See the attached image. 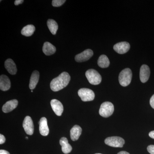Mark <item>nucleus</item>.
<instances>
[{"mask_svg":"<svg viewBox=\"0 0 154 154\" xmlns=\"http://www.w3.org/2000/svg\"><path fill=\"white\" fill-rule=\"evenodd\" d=\"M70 79V76L68 73L63 72L51 81L50 83L51 89L54 92L62 90L68 85Z\"/></svg>","mask_w":154,"mask_h":154,"instance_id":"obj_1","label":"nucleus"},{"mask_svg":"<svg viewBox=\"0 0 154 154\" xmlns=\"http://www.w3.org/2000/svg\"><path fill=\"white\" fill-rule=\"evenodd\" d=\"M132 73L129 68L122 70L119 76V81L120 85L123 87H126L130 85L132 79Z\"/></svg>","mask_w":154,"mask_h":154,"instance_id":"obj_2","label":"nucleus"},{"mask_svg":"<svg viewBox=\"0 0 154 154\" xmlns=\"http://www.w3.org/2000/svg\"><path fill=\"white\" fill-rule=\"evenodd\" d=\"M86 76L88 82L91 85H99L102 82V78L101 75L96 70L90 69L86 72Z\"/></svg>","mask_w":154,"mask_h":154,"instance_id":"obj_3","label":"nucleus"},{"mask_svg":"<svg viewBox=\"0 0 154 154\" xmlns=\"http://www.w3.org/2000/svg\"><path fill=\"white\" fill-rule=\"evenodd\" d=\"M114 109V106L112 103L109 102H105L100 106L99 113L102 117L107 118L112 115Z\"/></svg>","mask_w":154,"mask_h":154,"instance_id":"obj_4","label":"nucleus"},{"mask_svg":"<svg viewBox=\"0 0 154 154\" xmlns=\"http://www.w3.org/2000/svg\"><path fill=\"white\" fill-rule=\"evenodd\" d=\"M78 95L83 102L93 101L95 98L94 91L88 88H82L78 91Z\"/></svg>","mask_w":154,"mask_h":154,"instance_id":"obj_5","label":"nucleus"},{"mask_svg":"<svg viewBox=\"0 0 154 154\" xmlns=\"http://www.w3.org/2000/svg\"><path fill=\"white\" fill-rule=\"evenodd\" d=\"M105 143L107 145L113 147H122L125 144V140L119 137H111L107 138L105 140Z\"/></svg>","mask_w":154,"mask_h":154,"instance_id":"obj_6","label":"nucleus"},{"mask_svg":"<svg viewBox=\"0 0 154 154\" xmlns=\"http://www.w3.org/2000/svg\"><path fill=\"white\" fill-rule=\"evenodd\" d=\"M94 55V52L92 50L88 49L83 52L77 54L75 57V60L77 62H83L89 60Z\"/></svg>","mask_w":154,"mask_h":154,"instance_id":"obj_7","label":"nucleus"},{"mask_svg":"<svg viewBox=\"0 0 154 154\" xmlns=\"http://www.w3.org/2000/svg\"><path fill=\"white\" fill-rule=\"evenodd\" d=\"M23 127L27 134L32 135L34 132V125L31 117L27 116L25 117L23 122Z\"/></svg>","mask_w":154,"mask_h":154,"instance_id":"obj_8","label":"nucleus"},{"mask_svg":"<svg viewBox=\"0 0 154 154\" xmlns=\"http://www.w3.org/2000/svg\"><path fill=\"white\" fill-rule=\"evenodd\" d=\"M130 45L128 42H122L116 43L113 46V49L117 53L119 54H124L129 51Z\"/></svg>","mask_w":154,"mask_h":154,"instance_id":"obj_9","label":"nucleus"},{"mask_svg":"<svg viewBox=\"0 0 154 154\" xmlns=\"http://www.w3.org/2000/svg\"><path fill=\"white\" fill-rule=\"evenodd\" d=\"M52 110L58 116H61L63 111V107L61 102L57 99H52L51 101Z\"/></svg>","mask_w":154,"mask_h":154,"instance_id":"obj_10","label":"nucleus"},{"mask_svg":"<svg viewBox=\"0 0 154 154\" xmlns=\"http://www.w3.org/2000/svg\"><path fill=\"white\" fill-rule=\"evenodd\" d=\"M150 75V71L149 67L146 65H143L141 67L140 72V78L141 82L146 83L148 81Z\"/></svg>","mask_w":154,"mask_h":154,"instance_id":"obj_11","label":"nucleus"},{"mask_svg":"<svg viewBox=\"0 0 154 154\" xmlns=\"http://www.w3.org/2000/svg\"><path fill=\"white\" fill-rule=\"evenodd\" d=\"M39 131L40 134L43 136H46L49 134V130L48 126L47 119L42 117L39 122Z\"/></svg>","mask_w":154,"mask_h":154,"instance_id":"obj_12","label":"nucleus"},{"mask_svg":"<svg viewBox=\"0 0 154 154\" xmlns=\"http://www.w3.org/2000/svg\"><path fill=\"white\" fill-rule=\"evenodd\" d=\"M11 87V82L8 77L6 75H1L0 77V89L1 91H8Z\"/></svg>","mask_w":154,"mask_h":154,"instance_id":"obj_13","label":"nucleus"},{"mask_svg":"<svg viewBox=\"0 0 154 154\" xmlns=\"http://www.w3.org/2000/svg\"><path fill=\"white\" fill-rule=\"evenodd\" d=\"M18 105V101L17 99H13L8 101L3 105L2 111L4 113H8L15 109Z\"/></svg>","mask_w":154,"mask_h":154,"instance_id":"obj_14","label":"nucleus"},{"mask_svg":"<svg viewBox=\"0 0 154 154\" xmlns=\"http://www.w3.org/2000/svg\"><path fill=\"white\" fill-rule=\"evenodd\" d=\"M5 67L9 73L11 75L16 74L17 72V68L16 64L13 60L8 59L5 62Z\"/></svg>","mask_w":154,"mask_h":154,"instance_id":"obj_15","label":"nucleus"},{"mask_svg":"<svg viewBox=\"0 0 154 154\" xmlns=\"http://www.w3.org/2000/svg\"><path fill=\"white\" fill-rule=\"evenodd\" d=\"M60 144L62 146V151L64 154L69 153L72 150V146L69 143L68 140L66 138L62 137L60 140Z\"/></svg>","mask_w":154,"mask_h":154,"instance_id":"obj_16","label":"nucleus"},{"mask_svg":"<svg viewBox=\"0 0 154 154\" xmlns=\"http://www.w3.org/2000/svg\"><path fill=\"white\" fill-rule=\"evenodd\" d=\"M82 128L78 125H75L70 130L71 139L72 141L78 140L82 134Z\"/></svg>","mask_w":154,"mask_h":154,"instance_id":"obj_17","label":"nucleus"},{"mask_svg":"<svg viewBox=\"0 0 154 154\" xmlns=\"http://www.w3.org/2000/svg\"><path fill=\"white\" fill-rule=\"evenodd\" d=\"M56 51V48L54 45L49 42H45L42 47V51L46 55L49 56L54 54Z\"/></svg>","mask_w":154,"mask_h":154,"instance_id":"obj_18","label":"nucleus"},{"mask_svg":"<svg viewBox=\"0 0 154 154\" xmlns=\"http://www.w3.org/2000/svg\"><path fill=\"white\" fill-rule=\"evenodd\" d=\"M39 72L36 70L33 71L30 77V83H29V88L30 90H33L36 88L39 80Z\"/></svg>","mask_w":154,"mask_h":154,"instance_id":"obj_19","label":"nucleus"},{"mask_svg":"<svg viewBox=\"0 0 154 154\" xmlns=\"http://www.w3.org/2000/svg\"><path fill=\"white\" fill-rule=\"evenodd\" d=\"M98 65L102 68L108 67L110 65V61L107 56L104 54L100 56L98 59Z\"/></svg>","mask_w":154,"mask_h":154,"instance_id":"obj_20","label":"nucleus"},{"mask_svg":"<svg viewBox=\"0 0 154 154\" xmlns=\"http://www.w3.org/2000/svg\"><path fill=\"white\" fill-rule=\"evenodd\" d=\"M35 30V27L32 25H27L22 28L21 33L22 35L26 36H32Z\"/></svg>","mask_w":154,"mask_h":154,"instance_id":"obj_21","label":"nucleus"},{"mask_svg":"<svg viewBox=\"0 0 154 154\" xmlns=\"http://www.w3.org/2000/svg\"><path fill=\"white\" fill-rule=\"evenodd\" d=\"M47 26L51 33L55 35L57 31L58 26L57 23L53 19H49L47 21Z\"/></svg>","mask_w":154,"mask_h":154,"instance_id":"obj_22","label":"nucleus"},{"mask_svg":"<svg viewBox=\"0 0 154 154\" xmlns=\"http://www.w3.org/2000/svg\"><path fill=\"white\" fill-rule=\"evenodd\" d=\"M66 2L65 0H53L52 2V5L53 7H59L61 6Z\"/></svg>","mask_w":154,"mask_h":154,"instance_id":"obj_23","label":"nucleus"},{"mask_svg":"<svg viewBox=\"0 0 154 154\" xmlns=\"http://www.w3.org/2000/svg\"><path fill=\"white\" fill-rule=\"evenodd\" d=\"M147 150L151 154H154V145H149L147 147Z\"/></svg>","mask_w":154,"mask_h":154,"instance_id":"obj_24","label":"nucleus"},{"mask_svg":"<svg viewBox=\"0 0 154 154\" xmlns=\"http://www.w3.org/2000/svg\"><path fill=\"white\" fill-rule=\"evenodd\" d=\"M5 141L6 139L5 136L2 134H0V144H2L5 143Z\"/></svg>","mask_w":154,"mask_h":154,"instance_id":"obj_25","label":"nucleus"},{"mask_svg":"<svg viewBox=\"0 0 154 154\" xmlns=\"http://www.w3.org/2000/svg\"><path fill=\"white\" fill-rule=\"evenodd\" d=\"M150 104L151 106L154 109V94L152 96L150 100Z\"/></svg>","mask_w":154,"mask_h":154,"instance_id":"obj_26","label":"nucleus"},{"mask_svg":"<svg viewBox=\"0 0 154 154\" xmlns=\"http://www.w3.org/2000/svg\"><path fill=\"white\" fill-rule=\"evenodd\" d=\"M24 2L23 0H16L14 2L15 5H18L20 4H22Z\"/></svg>","mask_w":154,"mask_h":154,"instance_id":"obj_27","label":"nucleus"},{"mask_svg":"<svg viewBox=\"0 0 154 154\" xmlns=\"http://www.w3.org/2000/svg\"><path fill=\"white\" fill-rule=\"evenodd\" d=\"M0 154H10V153L5 150L1 149L0 150Z\"/></svg>","mask_w":154,"mask_h":154,"instance_id":"obj_28","label":"nucleus"},{"mask_svg":"<svg viewBox=\"0 0 154 154\" xmlns=\"http://www.w3.org/2000/svg\"><path fill=\"white\" fill-rule=\"evenodd\" d=\"M149 136L154 139V131L149 132Z\"/></svg>","mask_w":154,"mask_h":154,"instance_id":"obj_29","label":"nucleus"},{"mask_svg":"<svg viewBox=\"0 0 154 154\" xmlns=\"http://www.w3.org/2000/svg\"><path fill=\"white\" fill-rule=\"evenodd\" d=\"M117 154H130L129 153L125 151H121L119 152Z\"/></svg>","mask_w":154,"mask_h":154,"instance_id":"obj_30","label":"nucleus"},{"mask_svg":"<svg viewBox=\"0 0 154 154\" xmlns=\"http://www.w3.org/2000/svg\"><path fill=\"white\" fill-rule=\"evenodd\" d=\"M26 138L27 139H28V137H26Z\"/></svg>","mask_w":154,"mask_h":154,"instance_id":"obj_31","label":"nucleus"},{"mask_svg":"<svg viewBox=\"0 0 154 154\" xmlns=\"http://www.w3.org/2000/svg\"><path fill=\"white\" fill-rule=\"evenodd\" d=\"M100 154V153H96V154Z\"/></svg>","mask_w":154,"mask_h":154,"instance_id":"obj_32","label":"nucleus"}]
</instances>
